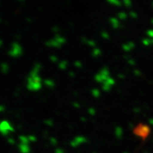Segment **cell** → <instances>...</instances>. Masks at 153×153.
<instances>
[{
  "label": "cell",
  "mask_w": 153,
  "mask_h": 153,
  "mask_svg": "<svg viewBox=\"0 0 153 153\" xmlns=\"http://www.w3.org/2000/svg\"><path fill=\"white\" fill-rule=\"evenodd\" d=\"M106 2L115 6H120L122 4V2L120 0H106Z\"/></svg>",
  "instance_id": "6da1fadb"
},
{
  "label": "cell",
  "mask_w": 153,
  "mask_h": 153,
  "mask_svg": "<svg viewBox=\"0 0 153 153\" xmlns=\"http://www.w3.org/2000/svg\"><path fill=\"white\" fill-rule=\"evenodd\" d=\"M123 1V4H124L127 7H129V6L131 5L132 4V1L131 0H122Z\"/></svg>",
  "instance_id": "7a4b0ae2"
},
{
  "label": "cell",
  "mask_w": 153,
  "mask_h": 153,
  "mask_svg": "<svg viewBox=\"0 0 153 153\" xmlns=\"http://www.w3.org/2000/svg\"><path fill=\"white\" fill-rule=\"evenodd\" d=\"M119 16H121V18H124V17L126 16L125 13H120V14H119Z\"/></svg>",
  "instance_id": "3957f363"
}]
</instances>
